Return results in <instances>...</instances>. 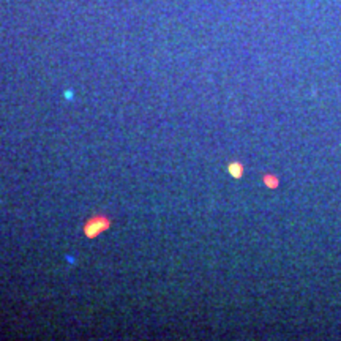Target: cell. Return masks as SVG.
<instances>
[{
  "mask_svg": "<svg viewBox=\"0 0 341 341\" xmlns=\"http://www.w3.org/2000/svg\"><path fill=\"white\" fill-rule=\"evenodd\" d=\"M109 226H111L109 218L95 216V218H90V220L84 224V234H85V237L93 239V237H96V235H100L103 231H106Z\"/></svg>",
  "mask_w": 341,
  "mask_h": 341,
  "instance_id": "obj_1",
  "label": "cell"
}]
</instances>
